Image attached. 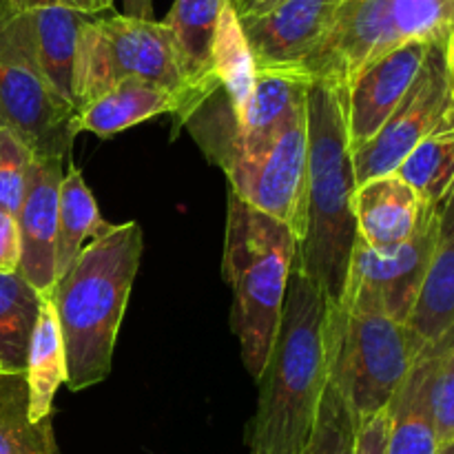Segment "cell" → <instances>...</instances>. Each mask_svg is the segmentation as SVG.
Wrapping results in <instances>:
<instances>
[{
  "instance_id": "cell-1",
  "label": "cell",
  "mask_w": 454,
  "mask_h": 454,
  "mask_svg": "<svg viewBox=\"0 0 454 454\" xmlns=\"http://www.w3.org/2000/svg\"><path fill=\"white\" fill-rule=\"evenodd\" d=\"M335 304L293 269L248 428L251 454H304L331 375Z\"/></svg>"
},
{
  "instance_id": "cell-2",
  "label": "cell",
  "mask_w": 454,
  "mask_h": 454,
  "mask_svg": "<svg viewBox=\"0 0 454 454\" xmlns=\"http://www.w3.org/2000/svg\"><path fill=\"white\" fill-rule=\"evenodd\" d=\"M142 248L145 235L137 222L111 224L53 284L47 300L60 324L67 388L74 393L109 377Z\"/></svg>"
},
{
  "instance_id": "cell-3",
  "label": "cell",
  "mask_w": 454,
  "mask_h": 454,
  "mask_svg": "<svg viewBox=\"0 0 454 454\" xmlns=\"http://www.w3.org/2000/svg\"><path fill=\"white\" fill-rule=\"evenodd\" d=\"M353 151L346 127V91L309 87V204L295 264L335 306L341 304L357 242Z\"/></svg>"
},
{
  "instance_id": "cell-4",
  "label": "cell",
  "mask_w": 454,
  "mask_h": 454,
  "mask_svg": "<svg viewBox=\"0 0 454 454\" xmlns=\"http://www.w3.org/2000/svg\"><path fill=\"white\" fill-rule=\"evenodd\" d=\"M231 122L229 102L211 98L184 124L226 173L231 193L286 226L300 244L309 204V102L264 136H235Z\"/></svg>"
},
{
  "instance_id": "cell-5",
  "label": "cell",
  "mask_w": 454,
  "mask_h": 454,
  "mask_svg": "<svg viewBox=\"0 0 454 454\" xmlns=\"http://www.w3.org/2000/svg\"><path fill=\"white\" fill-rule=\"evenodd\" d=\"M295 253L297 238L286 226L229 193L222 269L233 291V331L253 380L269 362Z\"/></svg>"
},
{
  "instance_id": "cell-6",
  "label": "cell",
  "mask_w": 454,
  "mask_h": 454,
  "mask_svg": "<svg viewBox=\"0 0 454 454\" xmlns=\"http://www.w3.org/2000/svg\"><path fill=\"white\" fill-rule=\"evenodd\" d=\"M452 31L454 0H341L326 35L288 75L346 91L386 53L408 43H446Z\"/></svg>"
},
{
  "instance_id": "cell-7",
  "label": "cell",
  "mask_w": 454,
  "mask_h": 454,
  "mask_svg": "<svg viewBox=\"0 0 454 454\" xmlns=\"http://www.w3.org/2000/svg\"><path fill=\"white\" fill-rule=\"evenodd\" d=\"M160 84L180 98L182 118L186 80L171 31L162 20L122 16L87 18L78 35L74 71L75 106H84L124 80Z\"/></svg>"
},
{
  "instance_id": "cell-8",
  "label": "cell",
  "mask_w": 454,
  "mask_h": 454,
  "mask_svg": "<svg viewBox=\"0 0 454 454\" xmlns=\"http://www.w3.org/2000/svg\"><path fill=\"white\" fill-rule=\"evenodd\" d=\"M428 346L408 324L335 306L331 375L357 424L390 406Z\"/></svg>"
},
{
  "instance_id": "cell-9",
  "label": "cell",
  "mask_w": 454,
  "mask_h": 454,
  "mask_svg": "<svg viewBox=\"0 0 454 454\" xmlns=\"http://www.w3.org/2000/svg\"><path fill=\"white\" fill-rule=\"evenodd\" d=\"M74 102L38 74L31 13L0 3V127L20 137L35 158L71 160Z\"/></svg>"
},
{
  "instance_id": "cell-10",
  "label": "cell",
  "mask_w": 454,
  "mask_h": 454,
  "mask_svg": "<svg viewBox=\"0 0 454 454\" xmlns=\"http://www.w3.org/2000/svg\"><path fill=\"white\" fill-rule=\"evenodd\" d=\"M437 224L439 204H430L415 235L390 251H375L357 238L340 309L386 315L395 322L408 324L428 278Z\"/></svg>"
},
{
  "instance_id": "cell-11",
  "label": "cell",
  "mask_w": 454,
  "mask_h": 454,
  "mask_svg": "<svg viewBox=\"0 0 454 454\" xmlns=\"http://www.w3.org/2000/svg\"><path fill=\"white\" fill-rule=\"evenodd\" d=\"M452 106L454 96L448 78L446 43H433L426 53L419 75L402 105L395 109L388 122L375 133L372 140L353 151L357 186L372 177L397 173L415 146L437 131Z\"/></svg>"
},
{
  "instance_id": "cell-12",
  "label": "cell",
  "mask_w": 454,
  "mask_h": 454,
  "mask_svg": "<svg viewBox=\"0 0 454 454\" xmlns=\"http://www.w3.org/2000/svg\"><path fill=\"white\" fill-rule=\"evenodd\" d=\"M341 0H284L266 12H238L257 74H293L326 35Z\"/></svg>"
},
{
  "instance_id": "cell-13",
  "label": "cell",
  "mask_w": 454,
  "mask_h": 454,
  "mask_svg": "<svg viewBox=\"0 0 454 454\" xmlns=\"http://www.w3.org/2000/svg\"><path fill=\"white\" fill-rule=\"evenodd\" d=\"M433 43H408L359 71L346 89L350 151L359 149L388 122L419 75Z\"/></svg>"
},
{
  "instance_id": "cell-14",
  "label": "cell",
  "mask_w": 454,
  "mask_h": 454,
  "mask_svg": "<svg viewBox=\"0 0 454 454\" xmlns=\"http://www.w3.org/2000/svg\"><path fill=\"white\" fill-rule=\"evenodd\" d=\"M65 160L34 158L25 198L16 213L20 231L18 273L47 300L56 284V235L60 184L67 171Z\"/></svg>"
},
{
  "instance_id": "cell-15",
  "label": "cell",
  "mask_w": 454,
  "mask_h": 454,
  "mask_svg": "<svg viewBox=\"0 0 454 454\" xmlns=\"http://www.w3.org/2000/svg\"><path fill=\"white\" fill-rule=\"evenodd\" d=\"M353 207L357 238L375 251H390L415 235L430 204L399 173H388L359 184Z\"/></svg>"
},
{
  "instance_id": "cell-16",
  "label": "cell",
  "mask_w": 454,
  "mask_h": 454,
  "mask_svg": "<svg viewBox=\"0 0 454 454\" xmlns=\"http://www.w3.org/2000/svg\"><path fill=\"white\" fill-rule=\"evenodd\" d=\"M229 0H176L164 25L171 31L186 80V100L180 124L191 118L204 100L220 89L211 71V47L217 18Z\"/></svg>"
},
{
  "instance_id": "cell-17",
  "label": "cell",
  "mask_w": 454,
  "mask_h": 454,
  "mask_svg": "<svg viewBox=\"0 0 454 454\" xmlns=\"http://www.w3.org/2000/svg\"><path fill=\"white\" fill-rule=\"evenodd\" d=\"M454 331L424 350L388 406V454H437L439 439L433 415V381L439 359Z\"/></svg>"
},
{
  "instance_id": "cell-18",
  "label": "cell",
  "mask_w": 454,
  "mask_h": 454,
  "mask_svg": "<svg viewBox=\"0 0 454 454\" xmlns=\"http://www.w3.org/2000/svg\"><path fill=\"white\" fill-rule=\"evenodd\" d=\"M408 326L426 344H439L454 331V184L439 202L433 262Z\"/></svg>"
},
{
  "instance_id": "cell-19",
  "label": "cell",
  "mask_w": 454,
  "mask_h": 454,
  "mask_svg": "<svg viewBox=\"0 0 454 454\" xmlns=\"http://www.w3.org/2000/svg\"><path fill=\"white\" fill-rule=\"evenodd\" d=\"M164 114H173L177 118L180 98L160 84L131 78L80 106L74 129L75 133L89 131L98 137H111Z\"/></svg>"
},
{
  "instance_id": "cell-20",
  "label": "cell",
  "mask_w": 454,
  "mask_h": 454,
  "mask_svg": "<svg viewBox=\"0 0 454 454\" xmlns=\"http://www.w3.org/2000/svg\"><path fill=\"white\" fill-rule=\"evenodd\" d=\"M31 29H34L35 65L38 74L49 87L69 102H74V71L78 35L87 18L80 12L65 7L31 9ZM78 109V106H75Z\"/></svg>"
},
{
  "instance_id": "cell-21",
  "label": "cell",
  "mask_w": 454,
  "mask_h": 454,
  "mask_svg": "<svg viewBox=\"0 0 454 454\" xmlns=\"http://www.w3.org/2000/svg\"><path fill=\"white\" fill-rule=\"evenodd\" d=\"M25 380L31 421L53 417V399H56L58 388L67 384V357L56 310L51 301L44 297L34 335H31L29 353H27Z\"/></svg>"
},
{
  "instance_id": "cell-22",
  "label": "cell",
  "mask_w": 454,
  "mask_h": 454,
  "mask_svg": "<svg viewBox=\"0 0 454 454\" xmlns=\"http://www.w3.org/2000/svg\"><path fill=\"white\" fill-rule=\"evenodd\" d=\"M109 226V222L100 215V208L84 182L82 171L69 162L60 184V202H58L56 279L74 264L82 248L100 238Z\"/></svg>"
},
{
  "instance_id": "cell-23",
  "label": "cell",
  "mask_w": 454,
  "mask_h": 454,
  "mask_svg": "<svg viewBox=\"0 0 454 454\" xmlns=\"http://www.w3.org/2000/svg\"><path fill=\"white\" fill-rule=\"evenodd\" d=\"M211 71L229 100L233 118L239 120L255 89L257 67L231 0L222 7L220 18H217L211 47Z\"/></svg>"
},
{
  "instance_id": "cell-24",
  "label": "cell",
  "mask_w": 454,
  "mask_h": 454,
  "mask_svg": "<svg viewBox=\"0 0 454 454\" xmlns=\"http://www.w3.org/2000/svg\"><path fill=\"white\" fill-rule=\"evenodd\" d=\"M0 454H60L53 417L31 421L25 372H0Z\"/></svg>"
},
{
  "instance_id": "cell-25",
  "label": "cell",
  "mask_w": 454,
  "mask_h": 454,
  "mask_svg": "<svg viewBox=\"0 0 454 454\" xmlns=\"http://www.w3.org/2000/svg\"><path fill=\"white\" fill-rule=\"evenodd\" d=\"M40 304L43 297L20 273H0V362L4 371L25 372Z\"/></svg>"
},
{
  "instance_id": "cell-26",
  "label": "cell",
  "mask_w": 454,
  "mask_h": 454,
  "mask_svg": "<svg viewBox=\"0 0 454 454\" xmlns=\"http://www.w3.org/2000/svg\"><path fill=\"white\" fill-rule=\"evenodd\" d=\"M426 204H439L454 184V136L434 131L397 168Z\"/></svg>"
},
{
  "instance_id": "cell-27",
  "label": "cell",
  "mask_w": 454,
  "mask_h": 454,
  "mask_svg": "<svg viewBox=\"0 0 454 454\" xmlns=\"http://www.w3.org/2000/svg\"><path fill=\"white\" fill-rule=\"evenodd\" d=\"M355 433H357V419L337 381L333 380V375H328L317 424L304 454H353Z\"/></svg>"
},
{
  "instance_id": "cell-28",
  "label": "cell",
  "mask_w": 454,
  "mask_h": 454,
  "mask_svg": "<svg viewBox=\"0 0 454 454\" xmlns=\"http://www.w3.org/2000/svg\"><path fill=\"white\" fill-rule=\"evenodd\" d=\"M35 155L29 146L0 127V208L16 215L29 184L31 164Z\"/></svg>"
},
{
  "instance_id": "cell-29",
  "label": "cell",
  "mask_w": 454,
  "mask_h": 454,
  "mask_svg": "<svg viewBox=\"0 0 454 454\" xmlns=\"http://www.w3.org/2000/svg\"><path fill=\"white\" fill-rule=\"evenodd\" d=\"M433 415L439 446L454 443V337L443 350L434 372Z\"/></svg>"
},
{
  "instance_id": "cell-30",
  "label": "cell",
  "mask_w": 454,
  "mask_h": 454,
  "mask_svg": "<svg viewBox=\"0 0 454 454\" xmlns=\"http://www.w3.org/2000/svg\"><path fill=\"white\" fill-rule=\"evenodd\" d=\"M353 454H388V408L359 421Z\"/></svg>"
},
{
  "instance_id": "cell-31",
  "label": "cell",
  "mask_w": 454,
  "mask_h": 454,
  "mask_svg": "<svg viewBox=\"0 0 454 454\" xmlns=\"http://www.w3.org/2000/svg\"><path fill=\"white\" fill-rule=\"evenodd\" d=\"M20 266V231L13 213L0 208V273H18Z\"/></svg>"
},
{
  "instance_id": "cell-32",
  "label": "cell",
  "mask_w": 454,
  "mask_h": 454,
  "mask_svg": "<svg viewBox=\"0 0 454 454\" xmlns=\"http://www.w3.org/2000/svg\"><path fill=\"white\" fill-rule=\"evenodd\" d=\"M0 3L9 4L12 9L18 12H31V9H44V7H65L71 12H80L84 16H102L106 9V4L102 0H0Z\"/></svg>"
},
{
  "instance_id": "cell-33",
  "label": "cell",
  "mask_w": 454,
  "mask_h": 454,
  "mask_svg": "<svg viewBox=\"0 0 454 454\" xmlns=\"http://www.w3.org/2000/svg\"><path fill=\"white\" fill-rule=\"evenodd\" d=\"M120 4H122V16L155 20L153 0H120Z\"/></svg>"
},
{
  "instance_id": "cell-34",
  "label": "cell",
  "mask_w": 454,
  "mask_h": 454,
  "mask_svg": "<svg viewBox=\"0 0 454 454\" xmlns=\"http://www.w3.org/2000/svg\"><path fill=\"white\" fill-rule=\"evenodd\" d=\"M446 65H448V78H450L452 96H454V31L450 38L446 40Z\"/></svg>"
},
{
  "instance_id": "cell-35",
  "label": "cell",
  "mask_w": 454,
  "mask_h": 454,
  "mask_svg": "<svg viewBox=\"0 0 454 454\" xmlns=\"http://www.w3.org/2000/svg\"><path fill=\"white\" fill-rule=\"evenodd\" d=\"M439 133H448V136H454V106L448 111V115L443 118V122L437 127Z\"/></svg>"
},
{
  "instance_id": "cell-36",
  "label": "cell",
  "mask_w": 454,
  "mask_h": 454,
  "mask_svg": "<svg viewBox=\"0 0 454 454\" xmlns=\"http://www.w3.org/2000/svg\"><path fill=\"white\" fill-rule=\"evenodd\" d=\"M231 3H233L238 12H247V9H255L262 0H231Z\"/></svg>"
},
{
  "instance_id": "cell-37",
  "label": "cell",
  "mask_w": 454,
  "mask_h": 454,
  "mask_svg": "<svg viewBox=\"0 0 454 454\" xmlns=\"http://www.w3.org/2000/svg\"><path fill=\"white\" fill-rule=\"evenodd\" d=\"M279 3H284V0H262V3L257 4L255 9H247V12H266V9H273V7H278Z\"/></svg>"
},
{
  "instance_id": "cell-38",
  "label": "cell",
  "mask_w": 454,
  "mask_h": 454,
  "mask_svg": "<svg viewBox=\"0 0 454 454\" xmlns=\"http://www.w3.org/2000/svg\"><path fill=\"white\" fill-rule=\"evenodd\" d=\"M437 454H454V443H446V446H442Z\"/></svg>"
},
{
  "instance_id": "cell-39",
  "label": "cell",
  "mask_w": 454,
  "mask_h": 454,
  "mask_svg": "<svg viewBox=\"0 0 454 454\" xmlns=\"http://www.w3.org/2000/svg\"><path fill=\"white\" fill-rule=\"evenodd\" d=\"M102 3L106 4V9H111V7H114V0H102Z\"/></svg>"
},
{
  "instance_id": "cell-40",
  "label": "cell",
  "mask_w": 454,
  "mask_h": 454,
  "mask_svg": "<svg viewBox=\"0 0 454 454\" xmlns=\"http://www.w3.org/2000/svg\"><path fill=\"white\" fill-rule=\"evenodd\" d=\"M0 372H9V371H4V366H3V362H0Z\"/></svg>"
}]
</instances>
